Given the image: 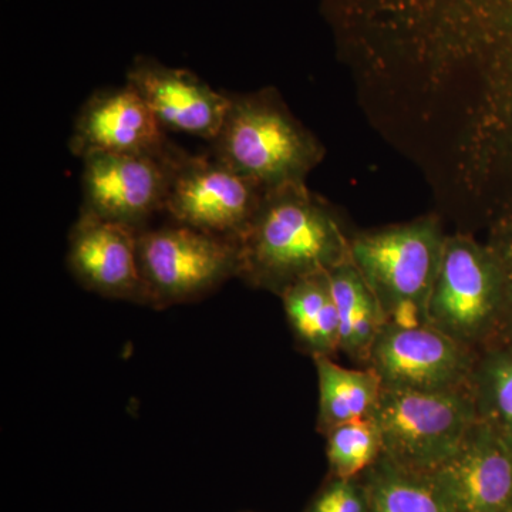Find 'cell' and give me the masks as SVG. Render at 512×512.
<instances>
[{
    "label": "cell",
    "mask_w": 512,
    "mask_h": 512,
    "mask_svg": "<svg viewBox=\"0 0 512 512\" xmlns=\"http://www.w3.org/2000/svg\"><path fill=\"white\" fill-rule=\"evenodd\" d=\"M238 245L239 278L278 296L350 261V237L338 214L305 183L266 190Z\"/></svg>",
    "instance_id": "1"
},
{
    "label": "cell",
    "mask_w": 512,
    "mask_h": 512,
    "mask_svg": "<svg viewBox=\"0 0 512 512\" xmlns=\"http://www.w3.org/2000/svg\"><path fill=\"white\" fill-rule=\"evenodd\" d=\"M212 156L265 190L305 177L323 158L322 144L271 89L229 93V107Z\"/></svg>",
    "instance_id": "2"
},
{
    "label": "cell",
    "mask_w": 512,
    "mask_h": 512,
    "mask_svg": "<svg viewBox=\"0 0 512 512\" xmlns=\"http://www.w3.org/2000/svg\"><path fill=\"white\" fill-rule=\"evenodd\" d=\"M446 237L433 217L350 237V259L382 306L387 322L427 323V303Z\"/></svg>",
    "instance_id": "3"
},
{
    "label": "cell",
    "mask_w": 512,
    "mask_h": 512,
    "mask_svg": "<svg viewBox=\"0 0 512 512\" xmlns=\"http://www.w3.org/2000/svg\"><path fill=\"white\" fill-rule=\"evenodd\" d=\"M503 318V274L493 249L467 235L446 237L427 323L481 353L504 342Z\"/></svg>",
    "instance_id": "4"
},
{
    "label": "cell",
    "mask_w": 512,
    "mask_h": 512,
    "mask_svg": "<svg viewBox=\"0 0 512 512\" xmlns=\"http://www.w3.org/2000/svg\"><path fill=\"white\" fill-rule=\"evenodd\" d=\"M383 454L414 473H436L478 421L471 389L416 392L383 386L372 414Z\"/></svg>",
    "instance_id": "5"
},
{
    "label": "cell",
    "mask_w": 512,
    "mask_h": 512,
    "mask_svg": "<svg viewBox=\"0 0 512 512\" xmlns=\"http://www.w3.org/2000/svg\"><path fill=\"white\" fill-rule=\"evenodd\" d=\"M138 262L146 305L168 308L200 299L239 275L238 242L177 224L141 229Z\"/></svg>",
    "instance_id": "6"
},
{
    "label": "cell",
    "mask_w": 512,
    "mask_h": 512,
    "mask_svg": "<svg viewBox=\"0 0 512 512\" xmlns=\"http://www.w3.org/2000/svg\"><path fill=\"white\" fill-rule=\"evenodd\" d=\"M265 188L214 156H192L177 147L164 211L177 224L239 242Z\"/></svg>",
    "instance_id": "7"
},
{
    "label": "cell",
    "mask_w": 512,
    "mask_h": 512,
    "mask_svg": "<svg viewBox=\"0 0 512 512\" xmlns=\"http://www.w3.org/2000/svg\"><path fill=\"white\" fill-rule=\"evenodd\" d=\"M477 357L478 353L429 323L404 326L387 322L377 336L367 366L386 387L454 392L471 389Z\"/></svg>",
    "instance_id": "8"
},
{
    "label": "cell",
    "mask_w": 512,
    "mask_h": 512,
    "mask_svg": "<svg viewBox=\"0 0 512 512\" xmlns=\"http://www.w3.org/2000/svg\"><path fill=\"white\" fill-rule=\"evenodd\" d=\"M173 147L165 156L92 153L83 157V212L141 229L164 211L170 188Z\"/></svg>",
    "instance_id": "9"
},
{
    "label": "cell",
    "mask_w": 512,
    "mask_h": 512,
    "mask_svg": "<svg viewBox=\"0 0 512 512\" xmlns=\"http://www.w3.org/2000/svg\"><path fill=\"white\" fill-rule=\"evenodd\" d=\"M141 229L80 212L69 234L67 265L87 291L146 305L138 262Z\"/></svg>",
    "instance_id": "10"
},
{
    "label": "cell",
    "mask_w": 512,
    "mask_h": 512,
    "mask_svg": "<svg viewBox=\"0 0 512 512\" xmlns=\"http://www.w3.org/2000/svg\"><path fill=\"white\" fill-rule=\"evenodd\" d=\"M126 83L140 94L164 131L211 143L227 116L229 93L217 92L190 70L165 66L153 57H136Z\"/></svg>",
    "instance_id": "11"
},
{
    "label": "cell",
    "mask_w": 512,
    "mask_h": 512,
    "mask_svg": "<svg viewBox=\"0 0 512 512\" xmlns=\"http://www.w3.org/2000/svg\"><path fill=\"white\" fill-rule=\"evenodd\" d=\"M440 42L485 57L512 107V0H413Z\"/></svg>",
    "instance_id": "12"
},
{
    "label": "cell",
    "mask_w": 512,
    "mask_h": 512,
    "mask_svg": "<svg viewBox=\"0 0 512 512\" xmlns=\"http://www.w3.org/2000/svg\"><path fill=\"white\" fill-rule=\"evenodd\" d=\"M70 151L83 158L92 153L165 156L174 144L133 87L97 90L83 104L70 137Z\"/></svg>",
    "instance_id": "13"
},
{
    "label": "cell",
    "mask_w": 512,
    "mask_h": 512,
    "mask_svg": "<svg viewBox=\"0 0 512 512\" xmlns=\"http://www.w3.org/2000/svg\"><path fill=\"white\" fill-rule=\"evenodd\" d=\"M454 512L512 508V446L478 420L454 456L431 474Z\"/></svg>",
    "instance_id": "14"
},
{
    "label": "cell",
    "mask_w": 512,
    "mask_h": 512,
    "mask_svg": "<svg viewBox=\"0 0 512 512\" xmlns=\"http://www.w3.org/2000/svg\"><path fill=\"white\" fill-rule=\"evenodd\" d=\"M319 383V413L316 429L326 436L329 431L369 419L375 412L382 394L383 383L379 375L365 369L339 366L330 356H313Z\"/></svg>",
    "instance_id": "15"
},
{
    "label": "cell",
    "mask_w": 512,
    "mask_h": 512,
    "mask_svg": "<svg viewBox=\"0 0 512 512\" xmlns=\"http://www.w3.org/2000/svg\"><path fill=\"white\" fill-rule=\"evenodd\" d=\"M281 299L302 352L312 357L340 352V318L328 272L295 282L282 292Z\"/></svg>",
    "instance_id": "16"
},
{
    "label": "cell",
    "mask_w": 512,
    "mask_h": 512,
    "mask_svg": "<svg viewBox=\"0 0 512 512\" xmlns=\"http://www.w3.org/2000/svg\"><path fill=\"white\" fill-rule=\"evenodd\" d=\"M328 276L340 318V352L367 366L386 315L352 259L330 269Z\"/></svg>",
    "instance_id": "17"
},
{
    "label": "cell",
    "mask_w": 512,
    "mask_h": 512,
    "mask_svg": "<svg viewBox=\"0 0 512 512\" xmlns=\"http://www.w3.org/2000/svg\"><path fill=\"white\" fill-rule=\"evenodd\" d=\"M362 481L369 512H454L431 476L400 467L384 454Z\"/></svg>",
    "instance_id": "18"
},
{
    "label": "cell",
    "mask_w": 512,
    "mask_h": 512,
    "mask_svg": "<svg viewBox=\"0 0 512 512\" xmlns=\"http://www.w3.org/2000/svg\"><path fill=\"white\" fill-rule=\"evenodd\" d=\"M471 392L478 420L512 446V342H500L478 353Z\"/></svg>",
    "instance_id": "19"
},
{
    "label": "cell",
    "mask_w": 512,
    "mask_h": 512,
    "mask_svg": "<svg viewBox=\"0 0 512 512\" xmlns=\"http://www.w3.org/2000/svg\"><path fill=\"white\" fill-rule=\"evenodd\" d=\"M330 477H362L383 454L379 427L372 417L342 424L326 434Z\"/></svg>",
    "instance_id": "20"
},
{
    "label": "cell",
    "mask_w": 512,
    "mask_h": 512,
    "mask_svg": "<svg viewBox=\"0 0 512 512\" xmlns=\"http://www.w3.org/2000/svg\"><path fill=\"white\" fill-rule=\"evenodd\" d=\"M305 512H369L362 477L350 480L330 477Z\"/></svg>",
    "instance_id": "21"
},
{
    "label": "cell",
    "mask_w": 512,
    "mask_h": 512,
    "mask_svg": "<svg viewBox=\"0 0 512 512\" xmlns=\"http://www.w3.org/2000/svg\"><path fill=\"white\" fill-rule=\"evenodd\" d=\"M491 249L497 256L503 274L504 285V342H512V220L495 229L490 241Z\"/></svg>",
    "instance_id": "22"
},
{
    "label": "cell",
    "mask_w": 512,
    "mask_h": 512,
    "mask_svg": "<svg viewBox=\"0 0 512 512\" xmlns=\"http://www.w3.org/2000/svg\"><path fill=\"white\" fill-rule=\"evenodd\" d=\"M508 512H512V508H511V510H510V511H508Z\"/></svg>",
    "instance_id": "23"
}]
</instances>
